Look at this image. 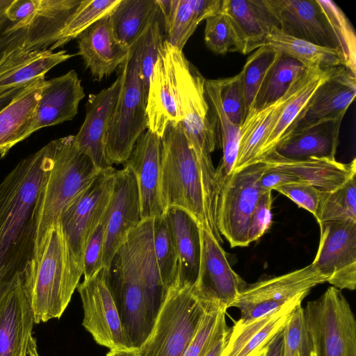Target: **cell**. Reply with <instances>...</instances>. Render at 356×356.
<instances>
[{
    "label": "cell",
    "instance_id": "cell-55",
    "mask_svg": "<svg viewBox=\"0 0 356 356\" xmlns=\"http://www.w3.org/2000/svg\"><path fill=\"white\" fill-rule=\"evenodd\" d=\"M39 0H13L6 10V17L15 29L28 19L38 6Z\"/></svg>",
    "mask_w": 356,
    "mask_h": 356
},
{
    "label": "cell",
    "instance_id": "cell-3",
    "mask_svg": "<svg viewBox=\"0 0 356 356\" xmlns=\"http://www.w3.org/2000/svg\"><path fill=\"white\" fill-rule=\"evenodd\" d=\"M80 278L74 273L62 227L53 222L26 268L22 286L35 324L60 318Z\"/></svg>",
    "mask_w": 356,
    "mask_h": 356
},
{
    "label": "cell",
    "instance_id": "cell-54",
    "mask_svg": "<svg viewBox=\"0 0 356 356\" xmlns=\"http://www.w3.org/2000/svg\"><path fill=\"white\" fill-rule=\"evenodd\" d=\"M24 31L15 29L13 24L6 17L0 19V63L12 49L23 44Z\"/></svg>",
    "mask_w": 356,
    "mask_h": 356
},
{
    "label": "cell",
    "instance_id": "cell-37",
    "mask_svg": "<svg viewBox=\"0 0 356 356\" xmlns=\"http://www.w3.org/2000/svg\"><path fill=\"white\" fill-rule=\"evenodd\" d=\"M264 45L298 60L306 67L318 66L332 68L343 66L342 56L338 49L318 46L286 35L277 28L270 31Z\"/></svg>",
    "mask_w": 356,
    "mask_h": 356
},
{
    "label": "cell",
    "instance_id": "cell-24",
    "mask_svg": "<svg viewBox=\"0 0 356 356\" xmlns=\"http://www.w3.org/2000/svg\"><path fill=\"white\" fill-rule=\"evenodd\" d=\"M108 15L95 22L76 38L77 54L96 81H101L120 67L129 52V48L115 39Z\"/></svg>",
    "mask_w": 356,
    "mask_h": 356
},
{
    "label": "cell",
    "instance_id": "cell-61",
    "mask_svg": "<svg viewBox=\"0 0 356 356\" xmlns=\"http://www.w3.org/2000/svg\"><path fill=\"white\" fill-rule=\"evenodd\" d=\"M13 0H0V19L5 16V13Z\"/></svg>",
    "mask_w": 356,
    "mask_h": 356
},
{
    "label": "cell",
    "instance_id": "cell-45",
    "mask_svg": "<svg viewBox=\"0 0 356 356\" xmlns=\"http://www.w3.org/2000/svg\"><path fill=\"white\" fill-rule=\"evenodd\" d=\"M163 18L159 6L154 11L147 26L139 37V63L140 76L145 91L164 39L161 32Z\"/></svg>",
    "mask_w": 356,
    "mask_h": 356
},
{
    "label": "cell",
    "instance_id": "cell-8",
    "mask_svg": "<svg viewBox=\"0 0 356 356\" xmlns=\"http://www.w3.org/2000/svg\"><path fill=\"white\" fill-rule=\"evenodd\" d=\"M139 47L138 38L120 67L123 81L106 141V156L111 165L124 163L139 137L147 129V95L140 76Z\"/></svg>",
    "mask_w": 356,
    "mask_h": 356
},
{
    "label": "cell",
    "instance_id": "cell-43",
    "mask_svg": "<svg viewBox=\"0 0 356 356\" xmlns=\"http://www.w3.org/2000/svg\"><path fill=\"white\" fill-rule=\"evenodd\" d=\"M152 238L159 273L169 289L177 278L178 257L164 214L152 218Z\"/></svg>",
    "mask_w": 356,
    "mask_h": 356
},
{
    "label": "cell",
    "instance_id": "cell-33",
    "mask_svg": "<svg viewBox=\"0 0 356 356\" xmlns=\"http://www.w3.org/2000/svg\"><path fill=\"white\" fill-rule=\"evenodd\" d=\"M39 77L19 92L0 111V156L28 138L27 130L47 80Z\"/></svg>",
    "mask_w": 356,
    "mask_h": 356
},
{
    "label": "cell",
    "instance_id": "cell-35",
    "mask_svg": "<svg viewBox=\"0 0 356 356\" xmlns=\"http://www.w3.org/2000/svg\"><path fill=\"white\" fill-rule=\"evenodd\" d=\"M205 91L215 122L218 143L222 154L215 173L216 191L218 199L223 184L233 170L238 149L241 127L233 124L225 113L217 79H206Z\"/></svg>",
    "mask_w": 356,
    "mask_h": 356
},
{
    "label": "cell",
    "instance_id": "cell-47",
    "mask_svg": "<svg viewBox=\"0 0 356 356\" xmlns=\"http://www.w3.org/2000/svg\"><path fill=\"white\" fill-rule=\"evenodd\" d=\"M217 81L225 113L233 124L241 127L246 118L241 72Z\"/></svg>",
    "mask_w": 356,
    "mask_h": 356
},
{
    "label": "cell",
    "instance_id": "cell-2",
    "mask_svg": "<svg viewBox=\"0 0 356 356\" xmlns=\"http://www.w3.org/2000/svg\"><path fill=\"white\" fill-rule=\"evenodd\" d=\"M172 54L181 118L180 124L200 168L207 227L212 235L218 238L220 233L216 219L218 202L216 168L211 159L218 140L214 119L206 95V79L187 60L182 50L172 45Z\"/></svg>",
    "mask_w": 356,
    "mask_h": 356
},
{
    "label": "cell",
    "instance_id": "cell-9",
    "mask_svg": "<svg viewBox=\"0 0 356 356\" xmlns=\"http://www.w3.org/2000/svg\"><path fill=\"white\" fill-rule=\"evenodd\" d=\"M304 311L314 356H356V321L341 290L327 288Z\"/></svg>",
    "mask_w": 356,
    "mask_h": 356
},
{
    "label": "cell",
    "instance_id": "cell-23",
    "mask_svg": "<svg viewBox=\"0 0 356 356\" xmlns=\"http://www.w3.org/2000/svg\"><path fill=\"white\" fill-rule=\"evenodd\" d=\"M305 298L298 297L280 309L249 322L235 321L220 356H257L284 329L293 311Z\"/></svg>",
    "mask_w": 356,
    "mask_h": 356
},
{
    "label": "cell",
    "instance_id": "cell-14",
    "mask_svg": "<svg viewBox=\"0 0 356 356\" xmlns=\"http://www.w3.org/2000/svg\"><path fill=\"white\" fill-rule=\"evenodd\" d=\"M83 309L82 325L100 346L110 350L131 348L117 307L106 283L104 268L79 284Z\"/></svg>",
    "mask_w": 356,
    "mask_h": 356
},
{
    "label": "cell",
    "instance_id": "cell-17",
    "mask_svg": "<svg viewBox=\"0 0 356 356\" xmlns=\"http://www.w3.org/2000/svg\"><path fill=\"white\" fill-rule=\"evenodd\" d=\"M122 81L123 74L120 70L110 86L97 94H90L84 121L74 136L76 147L86 154L100 171L112 167L106 156V141Z\"/></svg>",
    "mask_w": 356,
    "mask_h": 356
},
{
    "label": "cell",
    "instance_id": "cell-60",
    "mask_svg": "<svg viewBox=\"0 0 356 356\" xmlns=\"http://www.w3.org/2000/svg\"><path fill=\"white\" fill-rule=\"evenodd\" d=\"M24 356H39L36 340L33 334L29 338Z\"/></svg>",
    "mask_w": 356,
    "mask_h": 356
},
{
    "label": "cell",
    "instance_id": "cell-19",
    "mask_svg": "<svg viewBox=\"0 0 356 356\" xmlns=\"http://www.w3.org/2000/svg\"><path fill=\"white\" fill-rule=\"evenodd\" d=\"M146 113L147 129L162 137L169 124L181 122L172 45L165 40L150 77Z\"/></svg>",
    "mask_w": 356,
    "mask_h": 356
},
{
    "label": "cell",
    "instance_id": "cell-5",
    "mask_svg": "<svg viewBox=\"0 0 356 356\" xmlns=\"http://www.w3.org/2000/svg\"><path fill=\"white\" fill-rule=\"evenodd\" d=\"M161 139V195L164 209L172 206L181 208L209 230L200 168L180 122L168 124Z\"/></svg>",
    "mask_w": 356,
    "mask_h": 356
},
{
    "label": "cell",
    "instance_id": "cell-10",
    "mask_svg": "<svg viewBox=\"0 0 356 356\" xmlns=\"http://www.w3.org/2000/svg\"><path fill=\"white\" fill-rule=\"evenodd\" d=\"M259 161L234 171L223 184L217 202L216 225L231 247L248 246L249 224L258 201L264 193L258 181L266 168Z\"/></svg>",
    "mask_w": 356,
    "mask_h": 356
},
{
    "label": "cell",
    "instance_id": "cell-18",
    "mask_svg": "<svg viewBox=\"0 0 356 356\" xmlns=\"http://www.w3.org/2000/svg\"><path fill=\"white\" fill-rule=\"evenodd\" d=\"M264 3L276 28L283 33L318 46L338 49L316 0H264Z\"/></svg>",
    "mask_w": 356,
    "mask_h": 356
},
{
    "label": "cell",
    "instance_id": "cell-29",
    "mask_svg": "<svg viewBox=\"0 0 356 356\" xmlns=\"http://www.w3.org/2000/svg\"><path fill=\"white\" fill-rule=\"evenodd\" d=\"M343 118L321 121L291 132L271 153L290 160L312 156L335 158Z\"/></svg>",
    "mask_w": 356,
    "mask_h": 356
},
{
    "label": "cell",
    "instance_id": "cell-38",
    "mask_svg": "<svg viewBox=\"0 0 356 356\" xmlns=\"http://www.w3.org/2000/svg\"><path fill=\"white\" fill-rule=\"evenodd\" d=\"M157 7L156 0H120L108 15L115 39L129 49L142 34Z\"/></svg>",
    "mask_w": 356,
    "mask_h": 356
},
{
    "label": "cell",
    "instance_id": "cell-13",
    "mask_svg": "<svg viewBox=\"0 0 356 356\" xmlns=\"http://www.w3.org/2000/svg\"><path fill=\"white\" fill-rule=\"evenodd\" d=\"M320 241L312 263L333 286L355 290L356 287V222L323 223Z\"/></svg>",
    "mask_w": 356,
    "mask_h": 356
},
{
    "label": "cell",
    "instance_id": "cell-39",
    "mask_svg": "<svg viewBox=\"0 0 356 356\" xmlns=\"http://www.w3.org/2000/svg\"><path fill=\"white\" fill-rule=\"evenodd\" d=\"M306 68L298 60L282 54L269 72L250 111L260 109L282 97Z\"/></svg>",
    "mask_w": 356,
    "mask_h": 356
},
{
    "label": "cell",
    "instance_id": "cell-46",
    "mask_svg": "<svg viewBox=\"0 0 356 356\" xmlns=\"http://www.w3.org/2000/svg\"><path fill=\"white\" fill-rule=\"evenodd\" d=\"M284 356H314L304 307L298 305L284 328Z\"/></svg>",
    "mask_w": 356,
    "mask_h": 356
},
{
    "label": "cell",
    "instance_id": "cell-15",
    "mask_svg": "<svg viewBox=\"0 0 356 356\" xmlns=\"http://www.w3.org/2000/svg\"><path fill=\"white\" fill-rule=\"evenodd\" d=\"M200 264L194 291L202 300L228 309L248 284L232 268L210 232L200 226Z\"/></svg>",
    "mask_w": 356,
    "mask_h": 356
},
{
    "label": "cell",
    "instance_id": "cell-25",
    "mask_svg": "<svg viewBox=\"0 0 356 356\" xmlns=\"http://www.w3.org/2000/svg\"><path fill=\"white\" fill-rule=\"evenodd\" d=\"M220 10L227 16L233 31L234 51L242 54L263 46L276 28L264 0H222Z\"/></svg>",
    "mask_w": 356,
    "mask_h": 356
},
{
    "label": "cell",
    "instance_id": "cell-48",
    "mask_svg": "<svg viewBox=\"0 0 356 356\" xmlns=\"http://www.w3.org/2000/svg\"><path fill=\"white\" fill-rule=\"evenodd\" d=\"M205 20L204 39L207 47L216 54L234 51L235 40L227 16L220 10Z\"/></svg>",
    "mask_w": 356,
    "mask_h": 356
},
{
    "label": "cell",
    "instance_id": "cell-51",
    "mask_svg": "<svg viewBox=\"0 0 356 356\" xmlns=\"http://www.w3.org/2000/svg\"><path fill=\"white\" fill-rule=\"evenodd\" d=\"M275 191L293 200L300 207L309 211L316 219L326 194L302 182L287 184L277 188Z\"/></svg>",
    "mask_w": 356,
    "mask_h": 356
},
{
    "label": "cell",
    "instance_id": "cell-58",
    "mask_svg": "<svg viewBox=\"0 0 356 356\" xmlns=\"http://www.w3.org/2000/svg\"><path fill=\"white\" fill-rule=\"evenodd\" d=\"M27 86L28 85L17 86L0 90V111L6 106L14 97Z\"/></svg>",
    "mask_w": 356,
    "mask_h": 356
},
{
    "label": "cell",
    "instance_id": "cell-50",
    "mask_svg": "<svg viewBox=\"0 0 356 356\" xmlns=\"http://www.w3.org/2000/svg\"><path fill=\"white\" fill-rule=\"evenodd\" d=\"M106 216L103 217L88 238L83 252V275L85 280L96 275L103 268Z\"/></svg>",
    "mask_w": 356,
    "mask_h": 356
},
{
    "label": "cell",
    "instance_id": "cell-44",
    "mask_svg": "<svg viewBox=\"0 0 356 356\" xmlns=\"http://www.w3.org/2000/svg\"><path fill=\"white\" fill-rule=\"evenodd\" d=\"M316 220L319 225L332 222H356V175L339 188L326 193Z\"/></svg>",
    "mask_w": 356,
    "mask_h": 356
},
{
    "label": "cell",
    "instance_id": "cell-22",
    "mask_svg": "<svg viewBox=\"0 0 356 356\" xmlns=\"http://www.w3.org/2000/svg\"><path fill=\"white\" fill-rule=\"evenodd\" d=\"M84 96L81 81L74 70L47 81L27 130L28 136L42 128L72 120Z\"/></svg>",
    "mask_w": 356,
    "mask_h": 356
},
{
    "label": "cell",
    "instance_id": "cell-42",
    "mask_svg": "<svg viewBox=\"0 0 356 356\" xmlns=\"http://www.w3.org/2000/svg\"><path fill=\"white\" fill-rule=\"evenodd\" d=\"M338 44L343 67L356 76V37L342 10L332 1L316 0Z\"/></svg>",
    "mask_w": 356,
    "mask_h": 356
},
{
    "label": "cell",
    "instance_id": "cell-40",
    "mask_svg": "<svg viewBox=\"0 0 356 356\" xmlns=\"http://www.w3.org/2000/svg\"><path fill=\"white\" fill-rule=\"evenodd\" d=\"M282 56L280 51L264 45L254 50L247 58L241 71L246 116L269 72Z\"/></svg>",
    "mask_w": 356,
    "mask_h": 356
},
{
    "label": "cell",
    "instance_id": "cell-4",
    "mask_svg": "<svg viewBox=\"0 0 356 356\" xmlns=\"http://www.w3.org/2000/svg\"><path fill=\"white\" fill-rule=\"evenodd\" d=\"M52 167L43 188L36 221L34 248L63 209L93 182L101 172L76 147L74 136L49 142Z\"/></svg>",
    "mask_w": 356,
    "mask_h": 356
},
{
    "label": "cell",
    "instance_id": "cell-11",
    "mask_svg": "<svg viewBox=\"0 0 356 356\" xmlns=\"http://www.w3.org/2000/svg\"><path fill=\"white\" fill-rule=\"evenodd\" d=\"M115 169L101 171L93 182L62 211L58 221L74 273L81 278L86 243L102 220L110 200Z\"/></svg>",
    "mask_w": 356,
    "mask_h": 356
},
{
    "label": "cell",
    "instance_id": "cell-57",
    "mask_svg": "<svg viewBox=\"0 0 356 356\" xmlns=\"http://www.w3.org/2000/svg\"><path fill=\"white\" fill-rule=\"evenodd\" d=\"M284 337L283 329L270 340L257 356H284Z\"/></svg>",
    "mask_w": 356,
    "mask_h": 356
},
{
    "label": "cell",
    "instance_id": "cell-16",
    "mask_svg": "<svg viewBox=\"0 0 356 356\" xmlns=\"http://www.w3.org/2000/svg\"><path fill=\"white\" fill-rule=\"evenodd\" d=\"M106 234L103 265L107 268L128 234L141 221L138 184L131 170H115L110 200L105 211Z\"/></svg>",
    "mask_w": 356,
    "mask_h": 356
},
{
    "label": "cell",
    "instance_id": "cell-21",
    "mask_svg": "<svg viewBox=\"0 0 356 356\" xmlns=\"http://www.w3.org/2000/svg\"><path fill=\"white\" fill-rule=\"evenodd\" d=\"M355 95L356 76L343 66L334 67L328 79L315 91L285 136L321 121L343 118Z\"/></svg>",
    "mask_w": 356,
    "mask_h": 356
},
{
    "label": "cell",
    "instance_id": "cell-6",
    "mask_svg": "<svg viewBox=\"0 0 356 356\" xmlns=\"http://www.w3.org/2000/svg\"><path fill=\"white\" fill-rule=\"evenodd\" d=\"M104 277L129 343L131 348H138L149 337L158 313L139 275L129 234L109 266L104 268Z\"/></svg>",
    "mask_w": 356,
    "mask_h": 356
},
{
    "label": "cell",
    "instance_id": "cell-7",
    "mask_svg": "<svg viewBox=\"0 0 356 356\" xmlns=\"http://www.w3.org/2000/svg\"><path fill=\"white\" fill-rule=\"evenodd\" d=\"M211 303L200 299L193 286L175 282L169 289L138 356H183Z\"/></svg>",
    "mask_w": 356,
    "mask_h": 356
},
{
    "label": "cell",
    "instance_id": "cell-62",
    "mask_svg": "<svg viewBox=\"0 0 356 356\" xmlns=\"http://www.w3.org/2000/svg\"><path fill=\"white\" fill-rule=\"evenodd\" d=\"M295 356H298L297 355H296Z\"/></svg>",
    "mask_w": 356,
    "mask_h": 356
},
{
    "label": "cell",
    "instance_id": "cell-59",
    "mask_svg": "<svg viewBox=\"0 0 356 356\" xmlns=\"http://www.w3.org/2000/svg\"><path fill=\"white\" fill-rule=\"evenodd\" d=\"M106 356H138L137 348L110 350Z\"/></svg>",
    "mask_w": 356,
    "mask_h": 356
},
{
    "label": "cell",
    "instance_id": "cell-36",
    "mask_svg": "<svg viewBox=\"0 0 356 356\" xmlns=\"http://www.w3.org/2000/svg\"><path fill=\"white\" fill-rule=\"evenodd\" d=\"M222 0H171L168 17L163 19L167 38L182 50L203 20L220 10Z\"/></svg>",
    "mask_w": 356,
    "mask_h": 356
},
{
    "label": "cell",
    "instance_id": "cell-53",
    "mask_svg": "<svg viewBox=\"0 0 356 356\" xmlns=\"http://www.w3.org/2000/svg\"><path fill=\"white\" fill-rule=\"evenodd\" d=\"M264 162L266 165V168L258 181L259 187L263 191H273V190L287 184L300 182L296 177L276 168L266 161Z\"/></svg>",
    "mask_w": 356,
    "mask_h": 356
},
{
    "label": "cell",
    "instance_id": "cell-20",
    "mask_svg": "<svg viewBox=\"0 0 356 356\" xmlns=\"http://www.w3.org/2000/svg\"><path fill=\"white\" fill-rule=\"evenodd\" d=\"M161 137L147 129L124 163L137 181L142 220L162 216L165 211L161 195Z\"/></svg>",
    "mask_w": 356,
    "mask_h": 356
},
{
    "label": "cell",
    "instance_id": "cell-52",
    "mask_svg": "<svg viewBox=\"0 0 356 356\" xmlns=\"http://www.w3.org/2000/svg\"><path fill=\"white\" fill-rule=\"evenodd\" d=\"M272 191L264 192L260 197L251 216L249 224L250 243L257 241L272 224Z\"/></svg>",
    "mask_w": 356,
    "mask_h": 356
},
{
    "label": "cell",
    "instance_id": "cell-27",
    "mask_svg": "<svg viewBox=\"0 0 356 356\" xmlns=\"http://www.w3.org/2000/svg\"><path fill=\"white\" fill-rule=\"evenodd\" d=\"M262 161L290 173L300 182L309 184L324 193L335 191L356 175L355 159L348 163L328 157L312 156L290 160L270 153Z\"/></svg>",
    "mask_w": 356,
    "mask_h": 356
},
{
    "label": "cell",
    "instance_id": "cell-1",
    "mask_svg": "<svg viewBox=\"0 0 356 356\" xmlns=\"http://www.w3.org/2000/svg\"><path fill=\"white\" fill-rule=\"evenodd\" d=\"M50 143L22 159L0 182V290L23 282L35 246L40 197L52 167Z\"/></svg>",
    "mask_w": 356,
    "mask_h": 356
},
{
    "label": "cell",
    "instance_id": "cell-56",
    "mask_svg": "<svg viewBox=\"0 0 356 356\" xmlns=\"http://www.w3.org/2000/svg\"><path fill=\"white\" fill-rule=\"evenodd\" d=\"M225 314L221 316L217 332L204 356L220 355L230 332V327L226 323Z\"/></svg>",
    "mask_w": 356,
    "mask_h": 356
},
{
    "label": "cell",
    "instance_id": "cell-12",
    "mask_svg": "<svg viewBox=\"0 0 356 356\" xmlns=\"http://www.w3.org/2000/svg\"><path fill=\"white\" fill-rule=\"evenodd\" d=\"M327 278L312 264L291 272L247 284L231 307L241 312L238 319L249 322L267 315L300 297H306Z\"/></svg>",
    "mask_w": 356,
    "mask_h": 356
},
{
    "label": "cell",
    "instance_id": "cell-49",
    "mask_svg": "<svg viewBox=\"0 0 356 356\" xmlns=\"http://www.w3.org/2000/svg\"><path fill=\"white\" fill-rule=\"evenodd\" d=\"M227 309L211 304L206 310L199 327L183 356H204Z\"/></svg>",
    "mask_w": 356,
    "mask_h": 356
},
{
    "label": "cell",
    "instance_id": "cell-41",
    "mask_svg": "<svg viewBox=\"0 0 356 356\" xmlns=\"http://www.w3.org/2000/svg\"><path fill=\"white\" fill-rule=\"evenodd\" d=\"M120 0H81L70 15L58 35L55 44L49 49L63 47L70 40L76 39L89 26L102 18L119 3Z\"/></svg>",
    "mask_w": 356,
    "mask_h": 356
},
{
    "label": "cell",
    "instance_id": "cell-30",
    "mask_svg": "<svg viewBox=\"0 0 356 356\" xmlns=\"http://www.w3.org/2000/svg\"><path fill=\"white\" fill-rule=\"evenodd\" d=\"M73 56L65 50L26 49L19 45L0 63V90L29 85Z\"/></svg>",
    "mask_w": 356,
    "mask_h": 356
},
{
    "label": "cell",
    "instance_id": "cell-28",
    "mask_svg": "<svg viewBox=\"0 0 356 356\" xmlns=\"http://www.w3.org/2000/svg\"><path fill=\"white\" fill-rule=\"evenodd\" d=\"M163 214L178 257L175 282L194 286L198 277L201 256L200 225L189 213L177 207H167Z\"/></svg>",
    "mask_w": 356,
    "mask_h": 356
},
{
    "label": "cell",
    "instance_id": "cell-31",
    "mask_svg": "<svg viewBox=\"0 0 356 356\" xmlns=\"http://www.w3.org/2000/svg\"><path fill=\"white\" fill-rule=\"evenodd\" d=\"M301 76L277 101L248 113L241 127L238 149L232 172L257 163L261 147L267 134L286 102L296 92Z\"/></svg>",
    "mask_w": 356,
    "mask_h": 356
},
{
    "label": "cell",
    "instance_id": "cell-32",
    "mask_svg": "<svg viewBox=\"0 0 356 356\" xmlns=\"http://www.w3.org/2000/svg\"><path fill=\"white\" fill-rule=\"evenodd\" d=\"M80 2L81 0H39L31 16L15 29L24 31L23 47L26 49L51 47Z\"/></svg>",
    "mask_w": 356,
    "mask_h": 356
},
{
    "label": "cell",
    "instance_id": "cell-34",
    "mask_svg": "<svg viewBox=\"0 0 356 356\" xmlns=\"http://www.w3.org/2000/svg\"><path fill=\"white\" fill-rule=\"evenodd\" d=\"M334 69L318 66L306 68L296 92L286 102L267 134L261 147L257 162L261 161L274 151L305 109L315 91L328 79Z\"/></svg>",
    "mask_w": 356,
    "mask_h": 356
},
{
    "label": "cell",
    "instance_id": "cell-26",
    "mask_svg": "<svg viewBox=\"0 0 356 356\" xmlns=\"http://www.w3.org/2000/svg\"><path fill=\"white\" fill-rule=\"evenodd\" d=\"M22 283L0 291V356H24L35 324Z\"/></svg>",
    "mask_w": 356,
    "mask_h": 356
}]
</instances>
